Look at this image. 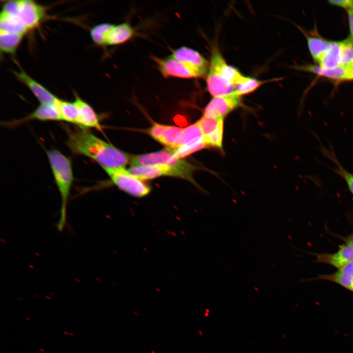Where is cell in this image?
<instances>
[{"label": "cell", "mask_w": 353, "mask_h": 353, "mask_svg": "<svg viewBox=\"0 0 353 353\" xmlns=\"http://www.w3.org/2000/svg\"><path fill=\"white\" fill-rule=\"evenodd\" d=\"M67 146L75 154L87 157L102 168H125L131 156L99 138L88 129L79 126L65 128Z\"/></svg>", "instance_id": "6da1fadb"}, {"label": "cell", "mask_w": 353, "mask_h": 353, "mask_svg": "<svg viewBox=\"0 0 353 353\" xmlns=\"http://www.w3.org/2000/svg\"><path fill=\"white\" fill-rule=\"evenodd\" d=\"M242 75L235 68L227 64L218 47L211 50L210 62L207 74V88L214 97L229 95Z\"/></svg>", "instance_id": "7a4b0ae2"}, {"label": "cell", "mask_w": 353, "mask_h": 353, "mask_svg": "<svg viewBox=\"0 0 353 353\" xmlns=\"http://www.w3.org/2000/svg\"><path fill=\"white\" fill-rule=\"evenodd\" d=\"M47 155L61 198L60 217L57 227L59 231H62L66 222L68 200L74 181L72 161L56 149L48 150Z\"/></svg>", "instance_id": "3957f363"}, {"label": "cell", "mask_w": 353, "mask_h": 353, "mask_svg": "<svg viewBox=\"0 0 353 353\" xmlns=\"http://www.w3.org/2000/svg\"><path fill=\"white\" fill-rule=\"evenodd\" d=\"M131 166L163 164L176 167L193 174L197 167L183 158L176 156L170 151H159L131 156Z\"/></svg>", "instance_id": "277c9868"}, {"label": "cell", "mask_w": 353, "mask_h": 353, "mask_svg": "<svg viewBox=\"0 0 353 353\" xmlns=\"http://www.w3.org/2000/svg\"><path fill=\"white\" fill-rule=\"evenodd\" d=\"M112 181L121 190L135 197L148 195L151 187L136 177L125 168H102Z\"/></svg>", "instance_id": "5b68a950"}, {"label": "cell", "mask_w": 353, "mask_h": 353, "mask_svg": "<svg viewBox=\"0 0 353 353\" xmlns=\"http://www.w3.org/2000/svg\"><path fill=\"white\" fill-rule=\"evenodd\" d=\"M127 171L140 180H147L162 176L179 177L196 183L193 175L180 169L169 165L155 164L131 166Z\"/></svg>", "instance_id": "8992f818"}, {"label": "cell", "mask_w": 353, "mask_h": 353, "mask_svg": "<svg viewBox=\"0 0 353 353\" xmlns=\"http://www.w3.org/2000/svg\"><path fill=\"white\" fill-rule=\"evenodd\" d=\"M150 135L172 152L182 145L184 128L154 123L149 130Z\"/></svg>", "instance_id": "52a82bcc"}, {"label": "cell", "mask_w": 353, "mask_h": 353, "mask_svg": "<svg viewBox=\"0 0 353 353\" xmlns=\"http://www.w3.org/2000/svg\"><path fill=\"white\" fill-rule=\"evenodd\" d=\"M206 147L207 145L203 135L199 123L197 121L184 128L182 145L173 153L176 156L183 158Z\"/></svg>", "instance_id": "ba28073f"}, {"label": "cell", "mask_w": 353, "mask_h": 353, "mask_svg": "<svg viewBox=\"0 0 353 353\" xmlns=\"http://www.w3.org/2000/svg\"><path fill=\"white\" fill-rule=\"evenodd\" d=\"M152 58L156 63L158 70L164 77L174 76L183 78L202 77L197 71L171 56L165 58L152 56Z\"/></svg>", "instance_id": "9c48e42d"}, {"label": "cell", "mask_w": 353, "mask_h": 353, "mask_svg": "<svg viewBox=\"0 0 353 353\" xmlns=\"http://www.w3.org/2000/svg\"><path fill=\"white\" fill-rule=\"evenodd\" d=\"M223 117H209L203 115L198 121L207 147L222 149L224 132Z\"/></svg>", "instance_id": "30bf717a"}, {"label": "cell", "mask_w": 353, "mask_h": 353, "mask_svg": "<svg viewBox=\"0 0 353 353\" xmlns=\"http://www.w3.org/2000/svg\"><path fill=\"white\" fill-rule=\"evenodd\" d=\"M28 30L38 27L46 16L45 8L31 0H20L15 14Z\"/></svg>", "instance_id": "8fae6325"}, {"label": "cell", "mask_w": 353, "mask_h": 353, "mask_svg": "<svg viewBox=\"0 0 353 353\" xmlns=\"http://www.w3.org/2000/svg\"><path fill=\"white\" fill-rule=\"evenodd\" d=\"M241 97L233 93L214 97L205 108L203 115L209 117H223L240 105Z\"/></svg>", "instance_id": "7c38bea8"}, {"label": "cell", "mask_w": 353, "mask_h": 353, "mask_svg": "<svg viewBox=\"0 0 353 353\" xmlns=\"http://www.w3.org/2000/svg\"><path fill=\"white\" fill-rule=\"evenodd\" d=\"M170 56L197 71L202 77L207 76L209 63L198 51L182 47L174 50Z\"/></svg>", "instance_id": "4fadbf2b"}, {"label": "cell", "mask_w": 353, "mask_h": 353, "mask_svg": "<svg viewBox=\"0 0 353 353\" xmlns=\"http://www.w3.org/2000/svg\"><path fill=\"white\" fill-rule=\"evenodd\" d=\"M297 69L308 72L336 81H353V70L351 67L340 65L327 69L319 65H306L297 67Z\"/></svg>", "instance_id": "5bb4252c"}, {"label": "cell", "mask_w": 353, "mask_h": 353, "mask_svg": "<svg viewBox=\"0 0 353 353\" xmlns=\"http://www.w3.org/2000/svg\"><path fill=\"white\" fill-rule=\"evenodd\" d=\"M14 75L19 81L27 86L41 103H56L58 98L43 85L34 80L25 72L14 71Z\"/></svg>", "instance_id": "9a60e30c"}, {"label": "cell", "mask_w": 353, "mask_h": 353, "mask_svg": "<svg viewBox=\"0 0 353 353\" xmlns=\"http://www.w3.org/2000/svg\"><path fill=\"white\" fill-rule=\"evenodd\" d=\"M32 120L40 121H61L62 119L57 103H41L31 113L20 120L12 122L10 126L19 125Z\"/></svg>", "instance_id": "2e32d148"}, {"label": "cell", "mask_w": 353, "mask_h": 353, "mask_svg": "<svg viewBox=\"0 0 353 353\" xmlns=\"http://www.w3.org/2000/svg\"><path fill=\"white\" fill-rule=\"evenodd\" d=\"M74 102L78 109L77 126L86 129L94 128L102 132V127L100 124L98 116L92 107L77 95H75Z\"/></svg>", "instance_id": "e0dca14e"}, {"label": "cell", "mask_w": 353, "mask_h": 353, "mask_svg": "<svg viewBox=\"0 0 353 353\" xmlns=\"http://www.w3.org/2000/svg\"><path fill=\"white\" fill-rule=\"evenodd\" d=\"M353 260V234L339 250L332 254H322L318 255V261L329 264L339 269Z\"/></svg>", "instance_id": "ac0fdd59"}, {"label": "cell", "mask_w": 353, "mask_h": 353, "mask_svg": "<svg viewBox=\"0 0 353 353\" xmlns=\"http://www.w3.org/2000/svg\"><path fill=\"white\" fill-rule=\"evenodd\" d=\"M134 29L128 23H124L113 26L106 40L107 45H117L129 40L134 34Z\"/></svg>", "instance_id": "d6986e66"}, {"label": "cell", "mask_w": 353, "mask_h": 353, "mask_svg": "<svg viewBox=\"0 0 353 353\" xmlns=\"http://www.w3.org/2000/svg\"><path fill=\"white\" fill-rule=\"evenodd\" d=\"M28 29L16 15L0 13V31L24 35Z\"/></svg>", "instance_id": "ffe728a7"}, {"label": "cell", "mask_w": 353, "mask_h": 353, "mask_svg": "<svg viewBox=\"0 0 353 353\" xmlns=\"http://www.w3.org/2000/svg\"><path fill=\"white\" fill-rule=\"evenodd\" d=\"M307 41L309 52L314 61L317 63L330 49L332 43V41L317 36H308Z\"/></svg>", "instance_id": "44dd1931"}, {"label": "cell", "mask_w": 353, "mask_h": 353, "mask_svg": "<svg viewBox=\"0 0 353 353\" xmlns=\"http://www.w3.org/2000/svg\"><path fill=\"white\" fill-rule=\"evenodd\" d=\"M271 81L260 80L242 75L235 85L233 93L241 97L254 92L263 84Z\"/></svg>", "instance_id": "7402d4cb"}, {"label": "cell", "mask_w": 353, "mask_h": 353, "mask_svg": "<svg viewBox=\"0 0 353 353\" xmlns=\"http://www.w3.org/2000/svg\"><path fill=\"white\" fill-rule=\"evenodd\" d=\"M340 42L332 41L330 49L322 56L318 61L319 66L327 69H331L341 65Z\"/></svg>", "instance_id": "603a6c76"}, {"label": "cell", "mask_w": 353, "mask_h": 353, "mask_svg": "<svg viewBox=\"0 0 353 353\" xmlns=\"http://www.w3.org/2000/svg\"><path fill=\"white\" fill-rule=\"evenodd\" d=\"M57 104L62 121L77 125L78 109L75 102H70L58 98Z\"/></svg>", "instance_id": "cb8c5ba5"}, {"label": "cell", "mask_w": 353, "mask_h": 353, "mask_svg": "<svg viewBox=\"0 0 353 353\" xmlns=\"http://www.w3.org/2000/svg\"><path fill=\"white\" fill-rule=\"evenodd\" d=\"M23 35L0 31V48L1 52L13 54L22 40Z\"/></svg>", "instance_id": "d4e9b609"}, {"label": "cell", "mask_w": 353, "mask_h": 353, "mask_svg": "<svg viewBox=\"0 0 353 353\" xmlns=\"http://www.w3.org/2000/svg\"><path fill=\"white\" fill-rule=\"evenodd\" d=\"M322 149L325 155L335 164L336 167L334 169V172L344 179L350 191L353 195V173L348 172L342 166L336 158L332 150L330 149L328 150L324 148Z\"/></svg>", "instance_id": "484cf974"}, {"label": "cell", "mask_w": 353, "mask_h": 353, "mask_svg": "<svg viewBox=\"0 0 353 353\" xmlns=\"http://www.w3.org/2000/svg\"><path fill=\"white\" fill-rule=\"evenodd\" d=\"M114 25L110 23H102L92 27L90 33L94 43L100 46L107 45V36Z\"/></svg>", "instance_id": "4316f807"}, {"label": "cell", "mask_w": 353, "mask_h": 353, "mask_svg": "<svg viewBox=\"0 0 353 353\" xmlns=\"http://www.w3.org/2000/svg\"><path fill=\"white\" fill-rule=\"evenodd\" d=\"M321 278L333 281L353 292V277L345 272L338 270L332 274L322 276Z\"/></svg>", "instance_id": "83f0119b"}, {"label": "cell", "mask_w": 353, "mask_h": 353, "mask_svg": "<svg viewBox=\"0 0 353 353\" xmlns=\"http://www.w3.org/2000/svg\"><path fill=\"white\" fill-rule=\"evenodd\" d=\"M341 65L352 67L353 66V43L349 39L340 42Z\"/></svg>", "instance_id": "f1b7e54d"}, {"label": "cell", "mask_w": 353, "mask_h": 353, "mask_svg": "<svg viewBox=\"0 0 353 353\" xmlns=\"http://www.w3.org/2000/svg\"><path fill=\"white\" fill-rule=\"evenodd\" d=\"M328 2L332 5H336L347 9V10L353 9V0H329Z\"/></svg>", "instance_id": "f546056e"}, {"label": "cell", "mask_w": 353, "mask_h": 353, "mask_svg": "<svg viewBox=\"0 0 353 353\" xmlns=\"http://www.w3.org/2000/svg\"><path fill=\"white\" fill-rule=\"evenodd\" d=\"M348 15L350 32L349 39L353 43V9L348 10Z\"/></svg>", "instance_id": "4dcf8cb0"}, {"label": "cell", "mask_w": 353, "mask_h": 353, "mask_svg": "<svg viewBox=\"0 0 353 353\" xmlns=\"http://www.w3.org/2000/svg\"><path fill=\"white\" fill-rule=\"evenodd\" d=\"M338 269L350 274L353 277V260L344 265Z\"/></svg>", "instance_id": "1f68e13d"}, {"label": "cell", "mask_w": 353, "mask_h": 353, "mask_svg": "<svg viewBox=\"0 0 353 353\" xmlns=\"http://www.w3.org/2000/svg\"><path fill=\"white\" fill-rule=\"evenodd\" d=\"M64 333H65V334H69V333H68L67 332H66V331H64Z\"/></svg>", "instance_id": "d6a6232c"}, {"label": "cell", "mask_w": 353, "mask_h": 353, "mask_svg": "<svg viewBox=\"0 0 353 353\" xmlns=\"http://www.w3.org/2000/svg\"><path fill=\"white\" fill-rule=\"evenodd\" d=\"M40 351H42V352H45L44 350H42V349H40Z\"/></svg>", "instance_id": "836d02e7"}, {"label": "cell", "mask_w": 353, "mask_h": 353, "mask_svg": "<svg viewBox=\"0 0 353 353\" xmlns=\"http://www.w3.org/2000/svg\"><path fill=\"white\" fill-rule=\"evenodd\" d=\"M69 334H70V335H72V336H74V335L73 334H72V333H70Z\"/></svg>", "instance_id": "e575fe53"}, {"label": "cell", "mask_w": 353, "mask_h": 353, "mask_svg": "<svg viewBox=\"0 0 353 353\" xmlns=\"http://www.w3.org/2000/svg\"><path fill=\"white\" fill-rule=\"evenodd\" d=\"M25 319H27V320H28V321L30 320V319H29V318H28V317H25Z\"/></svg>", "instance_id": "d590c367"}, {"label": "cell", "mask_w": 353, "mask_h": 353, "mask_svg": "<svg viewBox=\"0 0 353 353\" xmlns=\"http://www.w3.org/2000/svg\"><path fill=\"white\" fill-rule=\"evenodd\" d=\"M351 68H352L353 69V66Z\"/></svg>", "instance_id": "8d00e7d4"}]
</instances>
